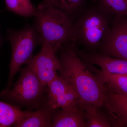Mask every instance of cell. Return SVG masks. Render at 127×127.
<instances>
[{"mask_svg": "<svg viewBox=\"0 0 127 127\" xmlns=\"http://www.w3.org/2000/svg\"><path fill=\"white\" fill-rule=\"evenodd\" d=\"M87 0H43L39 9L53 8L65 13L75 21L87 9Z\"/></svg>", "mask_w": 127, "mask_h": 127, "instance_id": "cell-11", "label": "cell"}, {"mask_svg": "<svg viewBox=\"0 0 127 127\" xmlns=\"http://www.w3.org/2000/svg\"><path fill=\"white\" fill-rule=\"evenodd\" d=\"M114 17L96 4L87 8L74 22L75 43L96 52L109 34Z\"/></svg>", "mask_w": 127, "mask_h": 127, "instance_id": "cell-2", "label": "cell"}, {"mask_svg": "<svg viewBox=\"0 0 127 127\" xmlns=\"http://www.w3.org/2000/svg\"><path fill=\"white\" fill-rule=\"evenodd\" d=\"M105 87L103 106L112 127H127V97L114 93Z\"/></svg>", "mask_w": 127, "mask_h": 127, "instance_id": "cell-10", "label": "cell"}, {"mask_svg": "<svg viewBox=\"0 0 127 127\" xmlns=\"http://www.w3.org/2000/svg\"><path fill=\"white\" fill-rule=\"evenodd\" d=\"M49 93L48 104L53 110H75L78 108V96L67 82L58 76L47 85Z\"/></svg>", "mask_w": 127, "mask_h": 127, "instance_id": "cell-8", "label": "cell"}, {"mask_svg": "<svg viewBox=\"0 0 127 127\" xmlns=\"http://www.w3.org/2000/svg\"><path fill=\"white\" fill-rule=\"evenodd\" d=\"M96 4L113 16H127V0H94Z\"/></svg>", "mask_w": 127, "mask_h": 127, "instance_id": "cell-18", "label": "cell"}, {"mask_svg": "<svg viewBox=\"0 0 127 127\" xmlns=\"http://www.w3.org/2000/svg\"><path fill=\"white\" fill-rule=\"evenodd\" d=\"M32 112L22 111L18 107L0 101V127L14 126L30 116Z\"/></svg>", "mask_w": 127, "mask_h": 127, "instance_id": "cell-14", "label": "cell"}, {"mask_svg": "<svg viewBox=\"0 0 127 127\" xmlns=\"http://www.w3.org/2000/svg\"><path fill=\"white\" fill-rule=\"evenodd\" d=\"M78 50L73 42L62 46L59 50V76L77 94L79 108L88 106L101 108L104 105L106 87L99 76L89 68Z\"/></svg>", "mask_w": 127, "mask_h": 127, "instance_id": "cell-1", "label": "cell"}, {"mask_svg": "<svg viewBox=\"0 0 127 127\" xmlns=\"http://www.w3.org/2000/svg\"><path fill=\"white\" fill-rule=\"evenodd\" d=\"M99 53L127 60V16L114 17L109 34Z\"/></svg>", "mask_w": 127, "mask_h": 127, "instance_id": "cell-7", "label": "cell"}, {"mask_svg": "<svg viewBox=\"0 0 127 127\" xmlns=\"http://www.w3.org/2000/svg\"><path fill=\"white\" fill-rule=\"evenodd\" d=\"M6 38L10 41L12 49L11 58L8 87H11L14 76L21 66L26 64L33 57L36 46L41 45L40 36L34 26L26 24L19 30H7Z\"/></svg>", "mask_w": 127, "mask_h": 127, "instance_id": "cell-4", "label": "cell"}, {"mask_svg": "<svg viewBox=\"0 0 127 127\" xmlns=\"http://www.w3.org/2000/svg\"><path fill=\"white\" fill-rule=\"evenodd\" d=\"M62 46L43 44L40 51L26 64L45 86L58 76L60 63L57 53Z\"/></svg>", "mask_w": 127, "mask_h": 127, "instance_id": "cell-6", "label": "cell"}, {"mask_svg": "<svg viewBox=\"0 0 127 127\" xmlns=\"http://www.w3.org/2000/svg\"><path fill=\"white\" fill-rule=\"evenodd\" d=\"M100 108L88 106L83 108L87 127H112L109 118L103 114Z\"/></svg>", "mask_w": 127, "mask_h": 127, "instance_id": "cell-16", "label": "cell"}, {"mask_svg": "<svg viewBox=\"0 0 127 127\" xmlns=\"http://www.w3.org/2000/svg\"><path fill=\"white\" fill-rule=\"evenodd\" d=\"M52 127H87L84 110L62 109L53 116Z\"/></svg>", "mask_w": 127, "mask_h": 127, "instance_id": "cell-12", "label": "cell"}, {"mask_svg": "<svg viewBox=\"0 0 127 127\" xmlns=\"http://www.w3.org/2000/svg\"><path fill=\"white\" fill-rule=\"evenodd\" d=\"M45 86L35 73L27 66L21 71L20 77L13 88L2 93L12 101L27 106L39 101Z\"/></svg>", "mask_w": 127, "mask_h": 127, "instance_id": "cell-5", "label": "cell"}, {"mask_svg": "<svg viewBox=\"0 0 127 127\" xmlns=\"http://www.w3.org/2000/svg\"><path fill=\"white\" fill-rule=\"evenodd\" d=\"M89 68L97 74L107 87L114 93L127 97V75H106L89 64Z\"/></svg>", "mask_w": 127, "mask_h": 127, "instance_id": "cell-15", "label": "cell"}, {"mask_svg": "<svg viewBox=\"0 0 127 127\" xmlns=\"http://www.w3.org/2000/svg\"><path fill=\"white\" fill-rule=\"evenodd\" d=\"M78 53L88 63L99 67L103 74L127 75V60L108 56L97 52L78 50Z\"/></svg>", "mask_w": 127, "mask_h": 127, "instance_id": "cell-9", "label": "cell"}, {"mask_svg": "<svg viewBox=\"0 0 127 127\" xmlns=\"http://www.w3.org/2000/svg\"><path fill=\"white\" fill-rule=\"evenodd\" d=\"M34 17V26L40 36L41 45L62 46L75 42L74 21L63 12L55 8L37 7Z\"/></svg>", "mask_w": 127, "mask_h": 127, "instance_id": "cell-3", "label": "cell"}, {"mask_svg": "<svg viewBox=\"0 0 127 127\" xmlns=\"http://www.w3.org/2000/svg\"><path fill=\"white\" fill-rule=\"evenodd\" d=\"M53 109L49 105L42 107L14 126L16 127H52Z\"/></svg>", "mask_w": 127, "mask_h": 127, "instance_id": "cell-13", "label": "cell"}, {"mask_svg": "<svg viewBox=\"0 0 127 127\" xmlns=\"http://www.w3.org/2000/svg\"><path fill=\"white\" fill-rule=\"evenodd\" d=\"M7 10L14 14L27 17L34 16L37 8L30 0H4Z\"/></svg>", "mask_w": 127, "mask_h": 127, "instance_id": "cell-17", "label": "cell"}]
</instances>
